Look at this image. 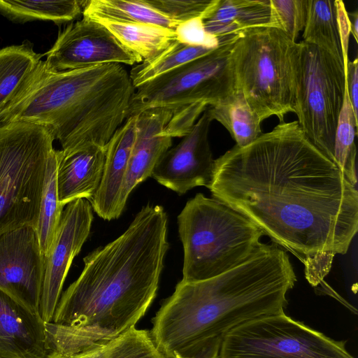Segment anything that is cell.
Instances as JSON below:
<instances>
[{
	"label": "cell",
	"instance_id": "obj_23",
	"mask_svg": "<svg viewBox=\"0 0 358 358\" xmlns=\"http://www.w3.org/2000/svg\"><path fill=\"white\" fill-rule=\"evenodd\" d=\"M207 111L230 134L236 145L244 147L262 134L261 122L250 108L242 92L238 89Z\"/></svg>",
	"mask_w": 358,
	"mask_h": 358
},
{
	"label": "cell",
	"instance_id": "obj_1",
	"mask_svg": "<svg viewBox=\"0 0 358 358\" xmlns=\"http://www.w3.org/2000/svg\"><path fill=\"white\" fill-rule=\"evenodd\" d=\"M291 252L317 286L358 230V192L308 138L297 121L280 122L215 159L207 187Z\"/></svg>",
	"mask_w": 358,
	"mask_h": 358
},
{
	"label": "cell",
	"instance_id": "obj_12",
	"mask_svg": "<svg viewBox=\"0 0 358 358\" xmlns=\"http://www.w3.org/2000/svg\"><path fill=\"white\" fill-rule=\"evenodd\" d=\"M94 219L90 203L85 199L66 205L53 242L44 259L40 315L52 322L62 287L73 259L87 239Z\"/></svg>",
	"mask_w": 358,
	"mask_h": 358
},
{
	"label": "cell",
	"instance_id": "obj_19",
	"mask_svg": "<svg viewBox=\"0 0 358 358\" xmlns=\"http://www.w3.org/2000/svg\"><path fill=\"white\" fill-rule=\"evenodd\" d=\"M43 55L28 41L0 49V119L25 91Z\"/></svg>",
	"mask_w": 358,
	"mask_h": 358
},
{
	"label": "cell",
	"instance_id": "obj_25",
	"mask_svg": "<svg viewBox=\"0 0 358 358\" xmlns=\"http://www.w3.org/2000/svg\"><path fill=\"white\" fill-rule=\"evenodd\" d=\"M85 1L0 0V13L15 23L48 20L61 25L72 22L83 15Z\"/></svg>",
	"mask_w": 358,
	"mask_h": 358
},
{
	"label": "cell",
	"instance_id": "obj_27",
	"mask_svg": "<svg viewBox=\"0 0 358 358\" xmlns=\"http://www.w3.org/2000/svg\"><path fill=\"white\" fill-rule=\"evenodd\" d=\"M215 48L194 46L177 40L158 56L143 60L131 69L129 76L136 88L213 51Z\"/></svg>",
	"mask_w": 358,
	"mask_h": 358
},
{
	"label": "cell",
	"instance_id": "obj_10",
	"mask_svg": "<svg viewBox=\"0 0 358 358\" xmlns=\"http://www.w3.org/2000/svg\"><path fill=\"white\" fill-rule=\"evenodd\" d=\"M345 344L282 311L227 333L221 341L219 358H355Z\"/></svg>",
	"mask_w": 358,
	"mask_h": 358
},
{
	"label": "cell",
	"instance_id": "obj_26",
	"mask_svg": "<svg viewBox=\"0 0 358 358\" xmlns=\"http://www.w3.org/2000/svg\"><path fill=\"white\" fill-rule=\"evenodd\" d=\"M59 156V150H55L48 162L36 228L43 259L52 245L64 208L58 199L57 171Z\"/></svg>",
	"mask_w": 358,
	"mask_h": 358
},
{
	"label": "cell",
	"instance_id": "obj_22",
	"mask_svg": "<svg viewBox=\"0 0 358 358\" xmlns=\"http://www.w3.org/2000/svg\"><path fill=\"white\" fill-rule=\"evenodd\" d=\"M303 41L326 51L344 64L336 0H308Z\"/></svg>",
	"mask_w": 358,
	"mask_h": 358
},
{
	"label": "cell",
	"instance_id": "obj_14",
	"mask_svg": "<svg viewBox=\"0 0 358 358\" xmlns=\"http://www.w3.org/2000/svg\"><path fill=\"white\" fill-rule=\"evenodd\" d=\"M212 121L206 109L190 131L164 154L151 177L180 195L198 186L207 187L215 163L208 141Z\"/></svg>",
	"mask_w": 358,
	"mask_h": 358
},
{
	"label": "cell",
	"instance_id": "obj_33",
	"mask_svg": "<svg viewBox=\"0 0 358 358\" xmlns=\"http://www.w3.org/2000/svg\"><path fill=\"white\" fill-rule=\"evenodd\" d=\"M358 60H348L345 66V84L355 116L358 119Z\"/></svg>",
	"mask_w": 358,
	"mask_h": 358
},
{
	"label": "cell",
	"instance_id": "obj_31",
	"mask_svg": "<svg viewBox=\"0 0 358 358\" xmlns=\"http://www.w3.org/2000/svg\"><path fill=\"white\" fill-rule=\"evenodd\" d=\"M159 12L179 23L191 19L203 20L215 8L218 0H146Z\"/></svg>",
	"mask_w": 358,
	"mask_h": 358
},
{
	"label": "cell",
	"instance_id": "obj_2",
	"mask_svg": "<svg viewBox=\"0 0 358 358\" xmlns=\"http://www.w3.org/2000/svg\"><path fill=\"white\" fill-rule=\"evenodd\" d=\"M167 225L164 208L148 203L120 236L83 258L52 322H45L49 351L82 352L135 327L157 294L169 248Z\"/></svg>",
	"mask_w": 358,
	"mask_h": 358
},
{
	"label": "cell",
	"instance_id": "obj_24",
	"mask_svg": "<svg viewBox=\"0 0 358 358\" xmlns=\"http://www.w3.org/2000/svg\"><path fill=\"white\" fill-rule=\"evenodd\" d=\"M83 16L127 24H150L175 30L179 22L163 15L146 0L86 1Z\"/></svg>",
	"mask_w": 358,
	"mask_h": 358
},
{
	"label": "cell",
	"instance_id": "obj_9",
	"mask_svg": "<svg viewBox=\"0 0 358 358\" xmlns=\"http://www.w3.org/2000/svg\"><path fill=\"white\" fill-rule=\"evenodd\" d=\"M299 43L294 113L308 138L333 162L336 126L346 87L345 66L320 48L303 41Z\"/></svg>",
	"mask_w": 358,
	"mask_h": 358
},
{
	"label": "cell",
	"instance_id": "obj_21",
	"mask_svg": "<svg viewBox=\"0 0 358 358\" xmlns=\"http://www.w3.org/2000/svg\"><path fill=\"white\" fill-rule=\"evenodd\" d=\"M91 19L103 25L122 45L143 61L158 56L176 41L175 30L161 26L120 23L103 18Z\"/></svg>",
	"mask_w": 358,
	"mask_h": 358
},
{
	"label": "cell",
	"instance_id": "obj_37",
	"mask_svg": "<svg viewBox=\"0 0 358 358\" xmlns=\"http://www.w3.org/2000/svg\"><path fill=\"white\" fill-rule=\"evenodd\" d=\"M350 20V34H352L355 40L357 42L358 37V12L348 13Z\"/></svg>",
	"mask_w": 358,
	"mask_h": 358
},
{
	"label": "cell",
	"instance_id": "obj_38",
	"mask_svg": "<svg viewBox=\"0 0 358 358\" xmlns=\"http://www.w3.org/2000/svg\"><path fill=\"white\" fill-rule=\"evenodd\" d=\"M1 358V357H0Z\"/></svg>",
	"mask_w": 358,
	"mask_h": 358
},
{
	"label": "cell",
	"instance_id": "obj_13",
	"mask_svg": "<svg viewBox=\"0 0 358 358\" xmlns=\"http://www.w3.org/2000/svg\"><path fill=\"white\" fill-rule=\"evenodd\" d=\"M43 271L44 259L34 227L0 234V289L38 314Z\"/></svg>",
	"mask_w": 358,
	"mask_h": 358
},
{
	"label": "cell",
	"instance_id": "obj_5",
	"mask_svg": "<svg viewBox=\"0 0 358 358\" xmlns=\"http://www.w3.org/2000/svg\"><path fill=\"white\" fill-rule=\"evenodd\" d=\"M236 34L219 38L213 51L136 88L128 117L164 108L171 113L164 133L188 134L203 113L235 90L231 52Z\"/></svg>",
	"mask_w": 358,
	"mask_h": 358
},
{
	"label": "cell",
	"instance_id": "obj_15",
	"mask_svg": "<svg viewBox=\"0 0 358 358\" xmlns=\"http://www.w3.org/2000/svg\"><path fill=\"white\" fill-rule=\"evenodd\" d=\"M137 115L134 143L121 187L118 213L121 215L132 190L148 177L172 145V138L164 133L171 113L164 108H155Z\"/></svg>",
	"mask_w": 358,
	"mask_h": 358
},
{
	"label": "cell",
	"instance_id": "obj_35",
	"mask_svg": "<svg viewBox=\"0 0 358 358\" xmlns=\"http://www.w3.org/2000/svg\"><path fill=\"white\" fill-rule=\"evenodd\" d=\"M110 341L101 344L82 352L66 355L50 351L45 358H103L109 348Z\"/></svg>",
	"mask_w": 358,
	"mask_h": 358
},
{
	"label": "cell",
	"instance_id": "obj_4",
	"mask_svg": "<svg viewBox=\"0 0 358 358\" xmlns=\"http://www.w3.org/2000/svg\"><path fill=\"white\" fill-rule=\"evenodd\" d=\"M135 90L122 64L53 71L43 61L0 123L20 121L44 127L59 141L64 155L105 148L128 118Z\"/></svg>",
	"mask_w": 358,
	"mask_h": 358
},
{
	"label": "cell",
	"instance_id": "obj_11",
	"mask_svg": "<svg viewBox=\"0 0 358 358\" xmlns=\"http://www.w3.org/2000/svg\"><path fill=\"white\" fill-rule=\"evenodd\" d=\"M142 61L103 25L83 17L59 33L43 62L49 70L64 71L104 64L134 65Z\"/></svg>",
	"mask_w": 358,
	"mask_h": 358
},
{
	"label": "cell",
	"instance_id": "obj_20",
	"mask_svg": "<svg viewBox=\"0 0 358 358\" xmlns=\"http://www.w3.org/2000/svg\"><path fill=\"white\" fill-rule=\"evenodd\" d=\"M270 0H218L203 20L208 32L218 38L255 27L268 26Z\"/></svg>",
	"mask_w": 358,
	"mask_h": 358
},
{
	"label": "cell",
	"instance_id": "obj_16",
	"mask_svg": "<svg viewBox=\"0 0 358 358\" xmlns=\"http://www.w3.org/2000/svg\"><path fill=\"white\" fill-rule=\"evenodd\" d=\"M45 322L0 289V357L45 358Z\"/></svg>",
	"mask_w": 358,
	"mask_h": 358
},
{
	"label": "cell",
	"instance_id": "obj_36",
	"mask_svg": "<svg viewBox=\"0 0 358 358\" xmlns=\"http://www.w3.org/2000/svg\"><path fill=\"white\" fill-rule=\"evenodd\" d=\"M222 341L212 343L198 358H219V351Z\"/></svg>",
	"mask_w": 358,
	"mask_h": 358
},
{
	"label": "cell",
	"instance_id": "obj_7",
	"mask_svg": "<svg viewBox=\"0 0 358 358\" xmlns=\"http://www.w3.org/2000/svg\"><path fill=\"white\" fill-rule=\"evenodd\" d=\"M177 222L184 250L185 282L210 279L236 268L265 236L242 214L201 193L187 201Z\"/></svg>",
	"mask_w": 358,
	"mask_h": 358
},
{
	"label": "cell",
	"instance_id": "obj_28",
	"mask_svg": "<svg viewBox=\"0 0 358 358\" xmlns=\"http://www.w3.org/2000/svg\"><path fill=\"white\" fill-rule=\"evenodd\" d=\"M358 119L355 116L345 87L343 103L336 126L333 162L355 186L357 182L355 143Z\"/></svg>",
	"mask_w": 358,
	"mask_h": 358
},
{
	"label": "cell",
	"instance_id": "obj_30",
	"mask_svg": "<svg viewBox=\"0 0 358 358\" xmlns=\"http://www.w3.org/2000/svg\"><path fill=\"white\" fill-rule=\"evenodd\" d=\"M308 0H270L268 27L276 28L296 42L304 29Z\"/></svg>",
	"mask_w": 358,
	"mask_h": 358
},
{
	"label": "cell",
	"instance_id": "obj_29",
	"mask_svg": "<svg viewBox=\"0 0 358 358\" xmlns=\"http://www.w3.org/2000/svg\"><path fill=\"white\" fill-rule=\"evenodd\" d=\"M103 358H167L155 345L150 333L133 327L110 341Z\"/></svg>",
	"mask_w": 358,
	"mask_h": 358
},
{
	"label": "cell",
	"instance_id": "obj_32",
	"mask_svg": "<svg viewBox=\"0 0 358 358\" xmlns=\"http://www.w3.org/2000/svg\"><path fill=\"white\" fill-rule=\"evenodd\" d=\"M175 32L176 40L184 44L212 49L220 45L219 38L206 31L202 17L179 23Z\"/></svg>",
	"mask_w": 358,
	"mask_h": 358
},
{
	"label": "cell",
	"instance_id": "obj_6",
	"mask_svg": "<svg viewBox=\"0 0 358 358\" xmlns=\"http://www.w3.org/2000/svg\"><path fill=\"white\" fill-rule=\"evenodd\" d=\"M301 46L268 26L236 33L231 59L235 88L241 90L260 122L295 113Z\"/></svg>",
	"mask_w": 358,
	"mask_h": 358
},
{
	"label": "cell",
	"instance_id": "obj_17",
	"mask_svg": "<svg viewBox=\"0 0 358 358\" xmlns=\"http://www.w3.org/2000/svg\"><path fill=\"white\" fill-rule=\"evenodd\" d=\"M137 115L128 117L106 146L103 172L99 187L89 201L93 211L105 220L118 218L121 187L134 143Z\"/></svg>",
	"mask_w": 358,
	"mask_h": 358
},
{
	"label": "cell",
	"instance_id": "obj_34",
	"mask_svg": "<svg viewBox=\"0 0 358 358\" xmlns=\"http://www.w3.org/2000/svg\"><path fill=\"white\" fill-rule=\"evenodd\" d=\"M338 10V19L341 35L342 38L344 66L347 64L348 59V42L350 34V20L348 12L345 9L344 3L341 0H336Z\"/></svg>",
	"mask_w": 358,
	"mask_h": 358
},
{
	"label": "cell",
	"instance_id": "obj_18",
	"mask_svg": "<svg viewBox=\"0 0 358 358\" xmlns=\"http://www.w3.org/2000/svg\"><path fill=\"white\" fill-rule=\"evenodd\" d=\"M106 148L64 155L59 150L57 171L59 202L62 206L78 199L90 201L96 193L103 176Z\"/></svg>",
	"mask_w": 358,
	"mask_h": 358
},
{
	"label": "cell",
	"instance_id": "obj_8",
	"mask_svg": "<svg viewBox=\"0 0 358 358\" xmlns=\"http://www.w3.org/2000/svg\"><path fill=\"white\" fill-rule=\"evenodd\" d=\"M54 138L41 125L0 123V234L36 228Z\"/></svg>",
	"mask_w": 358,
	"mask_h": 358
},
{
	"label": "cell",
	"instance_id": "obj_3",
	"mask_svg": "<svg viewBox=\"0 0 358 358\" xmlns=\"http://www.w3.org/2000/svg\"><path fill=\"white\" fill-rule=\"evenodd\" d=\"M296 281L289 257L260 243L236 268L214 278L176 285L152 319V340L167 358H198L249 321L284 311Z\"/></svg>",
	"mask_w": 358,
	"mask_h": 358
}]
</instances>
